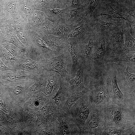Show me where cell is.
<instances>
[{"label":"cell","mask_w":135,"mask_h":135,"mask_svg":"<svg viewBox=\"0 0 135 135\" xmlns=\"http://www.w3.org/2000/svg\"><path fill=\"white\" fill-rule=\"evenodd\" d=\"M68 54L65 52L50 57L46 61L42 67L48 70L58 74L63 80L68 74L66 70L70 58Z\"/></svg>","instance_id":"1"},{"label":"cell","mask_w":135,"mask_h":135,"mask_svg":"<svg viewBox=\"0 0 135 135\" xmlns=\"http://www.w3.org/2000/svg\"><path fill=\"white\" fill-rule=\"evenodd\" d=\"M125 27L117 28L112 32L110 40L112 44L114 51L117 53L122 50L124 46V35Z\"/></svg>","instance_id":"2"},{"label":"cell","mask_w":135,"mask_h":135,"mask_svg":"<svg viewBox=\"0 0 135 135\" xmlns=\"http://www.w3.org/2000/svg\"><path fill=\"white\" fill-rule=\"evenodd\" d=\"M68 51L72 60V71L74 73L77 72L80 66L78 63L80 54L76 45L74 42H71L69 43Z\"/></svg>","instance_id":"3"},{"label":"cell","mask_w":135,"mask_h":135,"mask_svg":"<svg viewBox=\"0 0 135 135\" xmlns=\"http://www.w3.org/2000/svg\"><path fill=\"white\" fill-rule=\"evenodd\" d=\"M84 69L83 66L81 65L78 70L75 77L69 80V83L72 87L80 89L84 88Z\"/></svg>","instance_id":"4"},{"label":"cell","mask_w":135,"mask_h":135,"mask_svg":"<svg viewBox=\"0 0 135 135\" xmlns=\"http://www.w3.org/2000/svg\"><path fill=\"white\" fill-rule=\"evenodd\" d=\"M110 8H103L98 16L104 15L108 18L121 19L125 20L128 19V15L116 11L111 6Z\"/></svg>","instance_id":"5"},{"label":"cell","mask_w":135,"mask_h":135,"mask_svg":"<svg viewBox=\"0 0 135 135\" xmlns=\"http://www.w3.org/2000/svg\"><path fill=\"white\" fill-rule=\"evenodd\" d=\"M125 39L122 49L124 52L126 54L135 50V40L128 31L125 29L124 32Z\"/></svg>","instance_id":"6"},{"label":"cell","mask_w":135,"mask_h":135,"mask_svg":"<svg viewBox=\"0 0 135 135\" xmlns=\"http://www.w3.org/2000/svg\"><path fill=\"white\" fill-rule=\"evenodd\" d=\"M50 76L48 78V82L46 87V91L47 94H50L57 85L58 75L59 74L54 72L51 71Z\"/></svg>","instance_id":"7"},{"label":"cell","mask_w":135,"mask_h":135,"mask_svg":"<svg viewBox=\"0 0 135 135\" xmlns=\"http://www.w3.org/2000/svg\"><path fill=\"white\" fill-rule=\"evenodd\" d=\"M44 40L46 42L53 48L54 52H58L60 54H62L61 52L63 48L60 41L53 37H46Z\"/></svg>","instance_id":"8"},{"label":"cell","mask_w":135,"mask_h":135,"mask_svg":"<svg viewBox=\"0 0 135 135\" xmlns=\"http://www.w3.org/2000/svg\"><path fill=\"white\" fill-rule=\"evenodd\" d=\"M117 72H115L109 75L112 83L113 92L118 98L120 99L123 98V94L118 86L117 80Z\"/></svg>","instance_id":"9"},{"label":"cell","mask_w":135,"mask_h":135,"mask_svg":"<svg viewBox=\"0 0 135 135\" xmlns=\"http://www.w3.org/2000/svg\"><path fill=\"white\" fill-rule=\"evenodd\" d=\"M97 24L101 29L106 30L115 28L118 22L108 20H100Z\"/></svg>","instance_id":"10"},{"label":"cell","mask_w":135,"mask_h":135,"mask_svg":"<svg viewBox=\"0 0 135 135\" xmlns=\"http://www.w3.org/2000/svg\"><path fill=\"white\" fill-rule=\"evenodd\" d=\"M106 45L104 42H102L97 48L94 54V59L97 60L104 58L106 52Z\"/></svg>","instance_id":"11"},{"label":"cell","mask_w":135,"mask_h":135,"mask_svg":"<svg viewBox=\"0 0 135 135\" xmlns=\"http://www.w3.org/2000/svg\"><path fill=\"white\" fill-rule=\"evenodd\" d=\"M114 62H125L129 63H135V53L132 54H126L120 56L113 58Z\"/></svg>","instance_id":"12"},{"label":"cell","mask_w":135,"mask_h":135,"mask_svg":"<svg viewBox=\"0 0 135 135\" xmlns=\"http://www.w3.org/2000/svg\"><path fill=\"white\" fill-rule=\"evenodd\" d=\"M82 95V92H75L72 93L70 95L66 103L69 110L72 106L80 98Z\"/></svg>","instance_id":"13"},{"label":"cell","mask_w":135,"mask_h":135,"mask_svg":"<svg viewBox=\"0 0 135 135\" xmlns=\"http://www.w3.org/2000/svg\"><path fill=\"white\" fill-rule=\"evenodd\" d=\"M94 46L92 40H89L85 44L84 50V54L87 58H89L92 54Z\"/></svg>","instance_id":"14"},{"label":"cell","mask_w":135,"mask_h":135,"mask_svg":"<svg viewBox=\"0 0 135 135\" xmlns=\"http://www.w3.org/2000/svg\"><path fill=\"white\" fill-rule=\"evenodd\" d=\"M126 29L130 32L133 37L135 36V20L132 21L129 20L128 19L125 20Z\"/></svg>","instance_id":"15"},{"label":"cell","mask_w":135,"mask_h":135,"mask_svg":"<svg viewBox=\"0 0 135 135\" xmlns=\"http://www.w3.org/2000/svg\"><path fill=\"white\" fill-rule=\"evenodd\" d=\"M83 26L80 25L75 28L69 34V37H78L80 36L83 32Z\"/></svg>","instance_id":"16"},{"label":"cell","mask_w":135,"mask_h":135,"mask_svg":"<svg viewBox=\"0 0 135 135\" xmlns=\"http://www.w3.org/2000/svg\"><path fill=\"white\" fill-rule=\"evenodd\" d=\"M22 66L25 69L30 70H38L42 68H40L38 64L35 62L25 63L23 64Z\"/></svg>","instance_id":"17"},{"label":"cell","mask_w":135,"mask_h":135,"mask_svg":"<svg viewBox=\"0 0 135 135\" xmlns=\"http://www.w3.org/2000/svg\"><path fill=\"white\" fill-rule=\"evenodd\" d=\"M62 92V88L60 86L59 88L54 96L52 98L54 100L56 104L58 105H59L60 102L61 96Z\"/></svg>","instance_id":"18"},{"label":"cell","mask_w":135,"mask_h":135,"mask_svg":"<svg viewBox=\"0 0 135 135\" xmlns=\"http://www.w3.org/2000/svg\"><path fill=\"white\" fill-rule=\"evenodd\" d=\"M113 119L116 122H120L122 118V115L120 111L118 110H114L112 112Z\"/></svg>","instance_id":"19"},{"label":"cell","mask_w":135,"mask_h":135,"mask_svg":"<svg viewBox=\"0 0 135 135\" xmlns=\"http://www.w3.org/2000/svg\"><path fill=\"white\" fill-rule=\"evenodd\" d=\"M128 66L124 72L126 79L129 82H135V74L129 72L128 71Z\"/></svg>","instance_id":"20"},{"label":"cell","mask_w":135,"mask_h":135,"mask_svg":"<svg viewBox=\"0 0 135 135\" xmlns=\"http://www.w3.org/2000/svg\"><path fill=\"white\" fill-rule=\"evenodd\" d=\"M100 0H92L88 8L89 12H92L98 4Z\"/></svg>","instance_id":"21"},{"label":"cell","mask_w":135,"mask_h":135,"mask_svg":"<svg viewBox=\"0 0 135 135\" xmlns=\"http://www.w3.org/2000/svg\"><path fill=\"white\" fill-rule=\"evenodd\" d=\"M90 113L88 108L86 107H84L82 109L81 115L82 119L85 120L88 118Z\"/></svg>","instance_id":"22"},{"label":"cell","mask_w":135,"mask_h":135,"mask_svg":"<svg viewBox=\"0 0 135 135\" xmlns=\"http://www.w3.org/2000/svg\"><path fill=\"white\" fill-rule=\"evenodd\" d=\"M104 91L101 90L97 93L96 96V100L98 103H100L103 101L104 98Z\"/></svg>","instance_id":"23"},{"label":"cell","mask_w":135,"mask_h":135,"mask_svg":"<svg viewBox=\"0 0 135 135\" xmlns=\"http://www.w3.org/2000/svg\"><path fill=\"white\" fill-rule=\"evenodd\" d=\"M99 123L96 120H90L89 124L90 128H97L98 126Z\"/></svg>","instance_id":"24"},{"label":"cell","mask_w":135,"mask_h":135,"mask_svg":"<svg viewBox=\"0 0 135 135\" xmlns=\"http://www.w3.org/2000/svg\"><path fill=\"white\" fill-rule=\"evenodd\" d=\"M58 30L59 32L62 35L65 36L68 32V30L67 28L62 26H60L58 27Z\"/></svg>","instance_id":"25"},{"label":"cell","mask_w":135,"mask_h":135,"mask_svg":"<svg viewBox=\"0 0 135 135\" xmlns=\"http://www.w3.org/2000/svg\"><path fill=\"white\" fill-rule=\"evenodd\" d=\"M8 76L9 78L13 81L19 80L24 77L20 75L14 74H9Z\"/></svg>","instance_id":"26"},{"label":"cell","mask_w":135,"mask_h":135,"mask_svg":"<svg viewBox=\"0 0 135 135\" xmlns=\"http://www.w3.org/2000/svg\"><path fill=\"white\" fill-rule=\"evenodd\" d=\"M61 132L63 135H68L70 134L69 129L65 125L62 126L61 128Z\"/></svg>","instance_id":"27"},{"label":"cell","mask_w":135,"mask_h":135,"mask_svg":"<svg viewBox=\"0 0 135 135\" xmlns=\"http://www.w3.org/2000/svg\"><path fill=\"white\" fill-rule=\"evenodd\" d=\"M22 86H17L15 87L13 90L14 94L16 95L20 94L22 92Z\"/></svg>","instance_id":"28"},{"label":"cell","mask_w":135,"mask_h":135,"mask_svg":"<svg viewBox=\"0 0 135 135\" xmlns=\"http://www.w3.org/2000/svg\"><path fill=\"white\" fill-rule=\"evenodd\" d=\"M78 9L76 8L70 10L69 11V14L71 18H74L78 14Z\"/></svg>","instance_id":"29"},{"label":"cell","mask_w":135,"mask_h":135,"mask_svg":"<svg viewBox=\"0 0 135 135\" xmlns=\"http://www.w3.org/2000/svg\"><path fill=\"white\" fill-rule=\"evenodd\" d=\"M50 11L53 14H58L63 12L64 11V9L59 8L53 9L50 10Z\"/></svg>","instance_id":"30"},{"label":"cell","mask_w":135,"mask_h":135,"mask_svg":"<svg viewBox=\"0 0 135 135\" xmlns=\"http://www.w3.org/2000/svg\"><path fill=\"white\" fill-rule=\"evenodd\" d=\"M37 12V14L36 13V22L38 23L41 22L43 20V18L42 17V16H41L42 14L40 13L39 12Z\"/></svg>","instance_id":"31"},{"label":"cell","mask_w":135,"mask_h":135,"mask_svg":"<svg viewBox=\"0 0 135 135\" xmlns=\"http://www.w3.org/2000/svg\"><path fill=\"white\" fill-rule=\"evenodd\" d=\"M72 4L74 6H78L79 5V0H72Z\"/></svg>","instance_id":"32"},{"label":"cell","mask_w":135,"mask_h":135,"mask_svg":"<svg viewBox=\"0 0 135 135\" xmlns=\"http://www.w3.org/2000/svg\"><path fill=\"white\" fill-rule=\"evenodd\" d=\"M129 15H130L133 17L135 18V12H132L131 13H130L129 14Z\"/></svg>","instance_id":"33"},{"label":"cell","mask_w":135,"mask_h":135,"mask_svg":"<svg viewBox=\"0 0 135 135\" xmlns=\"http://www.w3.org/2000/svg\"><path fill=\"white\" fill-rule=\"evenodd\" d=\"M56 0L58 3H59L61 0Z\"/></svg>","instance_id":"34"}]
</instances>
